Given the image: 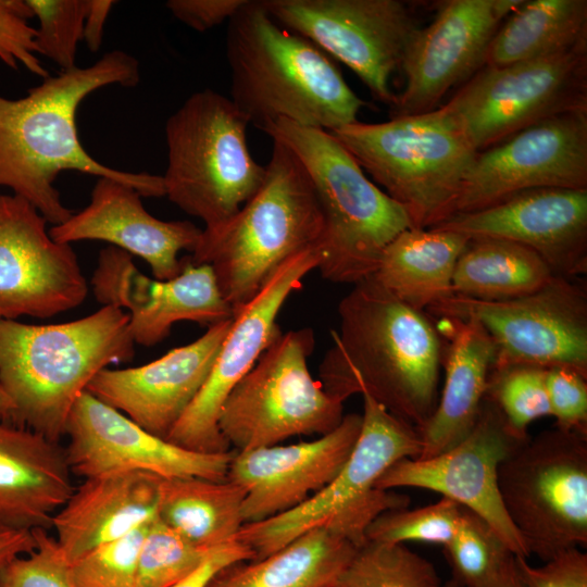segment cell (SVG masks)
Instances as JSON below:
<instances>
[{
	"instance_id": "f6af8a7d",
	"label": "cell",
	"mask_w": 587,
	"mask_h": 587,
	"mask_svg": "<svg viewBox=\"0 0 587 587\" xmlns=\"http://www.w3.org/2000/svg\"><path fill=\"white\" fill-rule=\"evenodd\" d=\"M246 0H168L165 7L182 23L207 32L229 18Z\"/></svg>"
},
{
	"instance_id": "83f0119b",
	"label": "cell",
	"mask_w": 587,
	"mask_h": 587,
	"mask_svg": "<svg viewBox=\"0 0 587 587\" xmlns=\"http://www.w3.org/2000/svg\"><path fill=\"white\" fill-rule=\"evenodd\" d=\"M436 328L448 341L445 385L432 416L419 430V459L449 450L471 432L486 395L495 355L490 337L472 319L439 317Z\"/></svg>"
},
{
	"instance_id": "816d5d0a",
	"label": "cell",
	"mask_w": 587,
	"mask_h": 587,
	"mask_svg": "<svg viewBox=\"0 0 587 587\" xmlns=\"http://www.w3.org/2000/svg\"><path fill=\"white\" fill-rule=\"evenodd\" d=\"M442 587H460L453 579L448 582L445 586Z\"/></svg>"
},
{
	"instance_id": "30bf717a",
	"label": "cell",
	"mask_w": 587,
	"mask_h": 587,
	"mask_svg": "<svg viewBox=\"0 0 587 587\" xmlns=\"http://www.w3.org/2000/svg\"><path fill=\"white\" fill-rule=\"evenodd\" d=\"M314 348L309 327L282 333L224 402L218 427L235 451L278 445L301 435H325L344 419V401L308 367Z\"/></svg>"
},
{
	"instance_id": "7a4b0ae2",
	"label": "cell",
	"mask_w": 587,
	"mask_h": 587,
	"mask_svg": "<svg viewBox=\"0 0 587 587\" xmlns=\"http://www.w3.org/2000/svg\"><path fill=\"white\" fill-rule=\"evenodd\" d=\"M339 332L320 365V382L345 401L367 394L417 432L438 401L441 341L423 311L405 304L372 276L338 305Z\"/></svg>"
},
{
	"instance_id": "d6986e66",
	"label": "cell",
	"mask_w": 587,
	"mask_h": 587,
	"mask_svg": "<svg viewBox=\"0 0 587 587\" xmlns=\"http://www.w3.org/2000/svg\"><path fill=\"white\" fill-rule=\"evenodd\" d=\"M524 0L442 1L434 20L413 36L401 63L405 83L391 117L438 108L454 86L484 65L490 41L502 22Z\"/></svg>"
},
{
	"instance_id": "ab89813d",
	"label": "cell",
	"mask_w": 587,
	"mask_h": 587,
	"mask_svg": "<svg viewBox=\"0 0 587 587\" xmlns=\"http://www.w3.org/2000/svg\"><path fill=\"white\" fill-rule=\"evenodd\" d=\"M152 520L71 562L74 586L136 587L138 555Z\"/></svg>"
},
{
	"instance_id": "c3c4849f",
	"label": "cell",
	"mask_w": 587,
	"mask_h": 587,
	"mask_svg": "<svg viewBox=\"0 0 587 587\" xmlns=\"http://www.w3.org/2000/svg\"><path fill=\"white\" fill-rule=\"evenodd\" d=\"M114 3L111 0H89L83 40L92 52L101 47L104 25Z\"/></svg>"
},
{
	"instance_id": "bcb514c9",
	"label": "cell",
	"mask_w": 587,
	"mask_h": 587,
	"mask_svg": "<svg viewBox=\"0 0 587 587\" xmlns=\"http://www.w3.org/2000/svg\"><path fill=\"white\" fill-rule=\"evenodd\" d=\"M254 558V552L249 547L235 540L216 550L198 570L171 587H207L222 569Z\"/></svg>"
},
{
	"instance_id": "8d00e7d4",
	"label": "cell",
	"mask_w": 587,
	"mask_h": 587,
	"mask_svg": "<svg viewBox=\"0 0 587 587\" xmlns=\"http://www.w3.org/2000/svg\"><path fill=\"white\" fill-rule=\"evenodd\" d=\"M546 374L547 369L534 365L492 369L489 373L486 396L521 438L529 437L527 427L534 421L550 416Z\"/></svg>"
},
{
	"instance_id": "836d02e7",
	"label": "cell",
	"mask_w": 587,
	"mask_h": 587,
	"mask_svg": "<svg viewBox=\"0 0 587 587\" xmlns=\"http://www.w3.org/2000/svg\"><path fill=\"white\" fill-rule=\"evenodd\" d=\"M335 587H442L427 559L404 544L367 540L359 547Z\"/></svg>"
},
{
	"instance_id": "e0dca14e",
	"label": "cell",
	"mask_w": 587,
	"mask_h": 587,
	"mask_svg": "<svg viewBox=\"0 0 587 587\" xmlns=\"http://www.w3.org/2000/svg\"><path fill=\"white\" fill-rule=\"evenodd\" d=\"M539 188L587 189V112L547 118L477 152L455 214Z\"/></svg>"
},
{
	"instance_id": "52a82bcc",
	"label": "cell",
	"mask_w": 587,
	"mask_h": 587,
	"mask_svg": "<svg viewBox=\"0 0 587 587\" xmlns=\"http://www.w3.org/2000/svg\"><path fill=\"white\" fill-rule=\"evenodd\" d=\"M329 133L404 209L412 228H432L455 214L477 151L442 105L383 123L357 121Z\"/></svg>"
},
{
	"instance_id": "d6a6232c",
	"label": "cell",
	"mask_w": 587,
	"mask_h": 587,
	"mask_svg": "<svg viewBox=\"0 0 587 587\" xmlns=\"http://www.w3.org/2000/svg\"><path fill=\"white\" fill-rule=\"evenodd\" d=\"M554 276L533 250L508 240L470 239L453 272L454 295L497 301L530 294Z\"/></svg>"
},
{
	"instance_id": "cb8c5ba5",
	"label": "cell",
	"mask_w": 587,
	"mask_h": 587,
	"mask_svg": "<svg viewBox=\"0 0 587 587\" xmlns=\"http://www.w3.org/2000/svg\"><path fill=\"white\" fill-rule=\"evenodd\" d=\"M232 323L212 325L197 340L147 364L104 369L86 390L165 439L202 387Z\"/></svg>"
},
{
	"instance_id": "277c9868",
	"label": "cell",
	"mask_w": 587,
	"mask_h": 587,
	"mask_svg": "<svg viewBox=\"0 0 587 587\" xmlns=\"http://www.w3.org/2000/svg\"><path fill=\"white\" fill-rule=\"evenodd\" d=\"M128 323V313L114 305L60 324L0 320V382L14 404L10 423L59 442L92 378L134 358Z\"/></svg>"
},
{
	"instance_id": "b9f144b4",
	"label": "cell",
	"mask_w": 587,
	"mask_h": 587,
	"mask_svg": "<svg viewBox=\"0 0 587 587\" xmlns=\"http://www.w3.org/2000/svg\"><path fill=\"white\" fill-rule=\"evenodd\" d=\"M30 17L34 13L26 0H0V60L13 70L22 64L45 79L50 75L38 58L36 28L29 25Z\"/></svg>"
},
{
	"instance_id": "ffe728a7",
	"label": "cell",
	"mask_w": 587,
	"mask_h": 587,
	"mask_svg": "<svg viewBox=\"0 0 587 587\" xmlns=\"http://www.w3.org/2000/svg\"><path fill=\"white\" fill-rule=\"evenodd\" d=\"M70 471L84 478L139 471L162 478L224 480L235 450L203 453L179 447L143 429L85 390L65 426Z\"/></svg>"
},
{
	"instance_id": "4dcf8cb0",
	"label": "cell",
	"mask_w": 587,
	"mask_h": 587,
	"mask_svg": "<svg viewBox=\"0 0 587 587\" xmlns=\"http://www.w3.org/2000/svg\"><path fill=\"white\" fill-rule=\"evenodd\" d=\"M245 497L227 478H161L157 516L192 544L214 550L236 540L245 524Z\"/></svg>"
},
{
	"instance_id": "681fc988",
	"label": "cell",
	"mask_w": 587,
	"mask_h": 587,
	"mask_svg": "<svg viewBox=\"0 0 587 587\" xmlns=\"http://www.w3.org/2000/svg\"><path fill=\"white\" fill-rule=\"evenodd\" d=\"M477 587H524L516 571L514 555L492 578Z\"/></svg>"
},
{
	"instance_id": "6da1fadb",
	"label": "cell",
	"mask_w": 587,
	"mask_h": 587,
	"mask_svg": "<svg viewBox=\"0 0 587 587\" xmlns=\"http://www.w3.org/2000/svg\"><path fill=\"white\" fill-rule=\"evenodd\" d=\"M139 80L137 59L115 49L92 65L45 78L23 98L0 96V186L12 189L52 225L73 214L54 187L63 171L116 179L141 197L165 196L162 176L107 166L78 138L76 112L88 95L109 85L134 87Z\"/></svg>"
},
{
	"instance_id": "44dd1931",
	"label": "cell",
	"mask_w": 587,
	"mask_h": 587,
	"mask_svg": "<svg viewBox=\"0 0 587 587\" xmlns=\"http://www.w3.org/2000/svg\"><path fill=\"white\" fill-rule=\"evenodd\" d=\"M91 287L102 305L128 310L132 337L146 347L162 341L177 322L210 327L234 316L212 268L189 257L182 259L177 276L160 280L142 274L129 253L111 246L99 253Z\"/></svg>"
},
{
	"instance_id": "5bb4252c",
	"label": "cell",
	"mask_w": 587,
	"mask_h": 587,
	"mask_svg": "<svg viewBox=\"0 0 587 587\" xmlns=\"http://www.w3.org/2000/svg\"><path fill=\"white\" fill-rule=\"evenodd\" d=\"M283 27L305 37L349 68L374 99L392 107L390 88L405 51L421 27L400 0H262Z\"/></svg>"
},
{
	"instance_id": "d4e9b609",
	"label": "cell",
	"mask_w": 587,
	"mask_h": 587,
	"mask_svg": "<svg viewBox=\"0 0 587 587\" xmlns=\"http://www.w3.org/2000/svg\"><path fill=\"white\" fill-rule=\"evenodd\" d=\"M202 229L189 221H162L150 214L141 195L116 179L99 177L90 202L65 222L52 225L53 240H101L145 260L154 278L167 280L182 271V250L193 251Z\"/></svg>"
},
{
	"instance_id": "74e56055",
	"label": "cell",
	"mask_w": 587,
	"mask_h": 587,
	"mask_svg": "<svg viewBox=\"0 0 587 587\" xmlns=\"http://www.w3.org/2000/svg\"><path fill=\"white\" fill-rule=\"evenodd\" d=\"M460 512L461 505L446 497L416 509L389 510L372 522L366 539L404 545L419 541L445 547L454 534Z\"/></svg>"
},
{
	"instance_id": "ac0fdd59",
	"label": "cell",
	"mask_w": 587,
	"mask_h": 587,
	"mask_svg": "<svg viewBox=\"0 0 587 587\" xmlns=\"http://www.w3.org/2000/svg\"><path fill=\"white\" fill-rule=\"evenodd\" d=\"M25 199L0 195V320L48 319L84 302L88 285L68 243Z\"/></svg>"
},
{
	"instance_id": "9c48e42d",
	"label": "cell",
	"mask_w": 587,
	"mask_h": 587,
	"mask_svg": "<svg viewBox=\"0 0 587 587\" xmlns=\"http://www.w3.org/2000/svg\"><path fill=\"white\" fill-rule=\"evenodd\" d=\"M249 122L230 98L212 89L193 92L167 118L165 196L213 228L258 191L265 166L251 155Z\"/></svg>"
},
{
	"instance_id": "e575fe53",
	"label": "cell",
	"mask_w": 587,
	"mask_h": 587,
	"mask_svg": "<svg viewBox=\"0 0 587 587\" xmlns=\"http://www.w3.org/2000/svg\"><path fill=\"white\" fill-rule=\"evenodd\" d=\"M444 548L460 587L483 585L514 555L484 519L463 507L454 534Z\"/></svg>"
},
{
	"instance_id": "f546056e",
	"label": "cell",
	"mask_w": 587,
	"mask_h": 587,
	"mask_svg": "<svg viewBox=\"0 0 587 587\" xmlns=\"http://www.w3.org/2000/svg\"><path fill=\"white\" fill-rule=\"evenodd\" d=\"M357 549L329 527L313 528L264 558L222 569L207 587H335Z\"/></svg>"
},
{
	"instance_id": "f907efd6",
	"label": "cell",
	"mask_w": 587,
	"mask_h": 587,
	"mask_svg": "<svg viewBox=\"0 0 587 587\" xmlns=\"http://www.w3.org/2000/svg\"><path fill=\"white\" fill-rule=\"evenodd\" d=\"M14 404L0 382V422H11Z\"/></svg>"
},
{
	"instance_id": "9a60e30c",
	"label": "cell",
	"mask_w": 587,
	"mask_h": 587,
	"mask_svg": "<svg viewBox=\"0 0 587 587\" xmlns=\"http://www.w3.org/2000/svg\"><path fill=\"white\" fill-rule=\"evenodd\" d=\"M320 247L305 249L283 263L258 294L239 308L199 392L165 438L203 453L232 450L218 427L222 407L282 330L278 313L301 280L319 267Z\"/></svg>"
},
{
	"instance_id": "60d3db41",
	"label": "cell",
	"mask_w": 587,
	"mask_h": 587,
	"mask_svg": "<svg viewBox=\"0 0 587 587\" xmlns=\"http://www.w3.org/2000/svg\"><path fill=\"white\" fill-rule=\"evenodd\" d=\"M37 546L0 569V587H75L70 563L48 529H33Z\"/></svg>"
},
{
	"instance_id": "5b68a950",
	"label": "cell",
	"mask_w": 587,
	"mask_h": 587,
	"mask_svg": "<svg viewBox=\"0 0 587 587\" xmlns=\"http://www.w3.org/2000/svg\"><path fill=\"white\" fill-rule=\"evenodd\" d=\"M258 191L226 222L202 229L189 257L209 265L235 313L295 254L320 247L324 217L314 186L300 160L273 139Z\"/></svg>"
},
{
	"instance_id": "ba28073f",
	"label": "cell",
	"mask_w": 587,
	"mask_h": 587,
	"mask_svg": "<svg viewBox=\"0 0 587 587\" xmlns=\"http://www.w3.org/2000/svg\"><path fill=\"white\" fill-rule=\"evenodd\" d=\"M361 396L360 435L339 473L298 507L240 528L236 540L254 552V560L317 527H329L359 548L367 541L366 530L377 516L409 505V497L379 489L376 483L397 461L420 457V434L367 394Z\"/></svg>"
},
{
	"instance_id": "f35d334b",
	"label": "cell",
	"mask_w": 587,
	"mask_h": 587,
	"mask_svg": "<svg viewBox=\"0 0 587 587\" xmlns=\"http://www.w3.org/2000/svg\"><path fill=\"white\" fill-rule=\"evenodd\" d=\"M26 1L39 21L35 39L38 54L50 59L61 71L74 68L89 0Z\"/></svg>"
},
{
	"instance_id": "f1b7e54d",
	"label": "cell",
	"mask_w": 587,
	"mask_h": 587,
	"mask_svg": "<svg viewBox=\"0 0 587 587\" xmlns=\"http://www.w3.org/2000/svg\"><path fill=\"white\" fill-rule=\"evenodd\" d=\"M469 241L452 230L408 228L384 249L372 277L405 304L425 312L454 295V267Z\"/></svg>"
},
{
	"instance_id": "2e32d148",
	"label": "cell",
	"mask_w": 587,
	"mask_h": 587,
	"mask_svg": "<svg viewBox=\"0 0 587 587\" xmlns=\"http://www.w3.org/2000/svg\"><path fill=\"white\" fill-rule=\"evenodd\" d=\"M528 438L515 435L496 403L485 395L473 428L460 442L427 459L397 461L378 478L376 487L438 492L479 515L514 555L527 559V549L500 498L498 469Z\"/></svg>"
},
{
	"instance_id": "603a6c76",
	"label": "cell",
	"mask_w": 587,
	"mask_h": 587,
	"mask_svg": "<svg viewBox=\"0 0 587 587\" xmlns=\"http://www.w3.org/2000/svg\"><path fill=\"white\" fill-rule=\"evenodd\" d=\"M361 426L362 415L350 413L314 440L235 451L226 478L246 491L245 524L289 511L323 489L347 462Z\"/></svg>"
},
{
	"instance_id": "7bdbcfd3",
	"label": "cell",
	"mask_w": 587,
	"mask_h": 587,
	"mask_svg": "<svg viewBox=\"0 0 587 587\" xmlns=\"http://www.w3.org/2000/svg\"><path fill=\"white\" fill-rule=\"evenodd\" d=\"M546 388L555 427L587 434V377L570 367H550Z\"/></svg>"
},
{
	"instance_id": "7c38bea8",
	"label": "cell",
	"mask_w": 587,
	"mask_h": 587,
	"mask_svg": "<svg viewBox=\"0 0 587 587\" xmlns=\"http://www.w3.org/2000/svg\"><path fill=\"white\" fill-rule=\"evenodd\" d=\"M442 107L483 151L541 121L587 112V45L503 66H483Z\"/></svg>"
},
{
	"instance_id": "4fadbf2b",
	"label": "cell",
	"mask_w": 587,
	"mask_h": 587,
	"mask_svg": "<svg viewBox=\"0 0 587 587\" xmlns=\"http://www.w3.org/2000/svg\"><path fill=\"white\" fill-rule=\"evenodd\" d=\"M427 312L479 323L494 344L491 370L564 366L587 377V290L576 278L554 275L541 288L505 300L453 295Z\"/></svg>"
},
{
	"instance_id": "d590c367",
	"label": "cell",
	"mask_w": 587,
	"mask_h": 587,
	"mask_svg": "<svg viewBox=\"0 0 587 587\" xmlns=\"http://www.w3.org/2000/svg\"><path fill=\"white\" fill-rule=\"evenodd\" d=\"M218 549L192 544L155 516L140 547L136 587H171L192 574Z\"/></svg>"
},
{
	"instance_id": "7402d4cb",
	"label": "cell",
	"mask_w": 587,
	"mask_h": 587,
	"mask_svg": "<svg viewBox=\"0 0 587 587\" xmlns=\"http://www.w3.org/2000/svg\"><path fill=\"white\" fill-rule=\"evenodd\" d=\"M432 228L522 245L558 276L576 278L587 272V189L523 191L484 209L457 213Z\"/></svg>"
},
{
	"instance_id": "4316f807",
	"label": "cell",
	"mask_w": 587,
	"mask_h": 587,
	"mask_svg": "<svg viewBox=\"0 0 587 587\" xmlns=\"http://www.w3.org/2000/svg\"><path fill=\"white\" fill-rule=\"evenodd\" d=\"M65 450L22 426L0 422V523L21 529L51 527L74 491Z\"/></svg>"
},
{
	"instance_id": "8fae6325",
	"label": "cell",
	"mask_w": 587,
	"mask_h": 587,
	"mask_svg": "<svg viewBox=\"0 0 587 587\" xmlns=\"http://www.w3.org/2000/svg\"><path fill=\"white\" fill-rule=\"evenodd\" d=\"M498 488L529 557L587 546V434L554 427L529 437L500 464Z\"/></svg>"
},
{
	"instance_id": "8992f818",
	"label": "cell",
	"mask_w": 587,
	"mask_h": 587,
	"mask_svg": "<svg viewBox=\"0 0 587 587\" xmlns=\"http://www.w3.org/2000/svg\"><path fill=\"white\" fill-rule=\"evenodd\" d=\"M262 130L297 155L314 186L324 217L322 277L354 285L373 276L387 245L412 228L404 209L365 176L332 133L284 118Z\"/></svg>"
},
{
	"instance_id": "1f68e13d",
	"label": "cell",
	"mask_w": 587,
	"mask_h": 587,
	"mask_svg": "<svg viewBox=\"0 0 587 587\" xmlns=\"http://www.w3.org/2000/svg\"><path fill=\"white\" fill-rule=\"evenodd\" d=\"M587 45L586 0L524 1L500 25L484 66L542 59Z\"/></svg>"
},
{
	"instance_id": "7dc6e473",
	"label": "cell",
	"mask_w": 587,
	"mask_h": 587,
	"mask_svg": "<svg viewBox=\"0 0 587 587\" xmlns=\"http://www.w3.org/2000/svg\"><path fill=\"white\" fill-rule=\"evenodd\" d=\"M36 546L33 530L0 523V569L14 558L32 552Z\"/></svg>"
},
{
	"instance_id": "484cf974",
	"label": "cell",
	"mask_w": 587,
	"mask_h": 587,
	"mask_svg": "<svg viewBox=\"0 0 587 587\" xmlns=\"http://www.w3.org/2000/svg\"><path fill=\"white\" fill-rule=\"evenodd\" d=\"M161 478L139 471L84 478L51 524L68 563L154 519Z\"/></svg>"
},
{
	"instance_id": "ee69618b",
	"label": "cell",
	"mask_w": 587,
	"mask_h": 587,
	"mask_svg": "<svg viewBox=\"0 0 587 587\" xmlns=\"http://www.w3.org/2000/svg\"><path fill=\"white\" fill-rule=\"evenodd\" d=\"M519 577L524 587H587V554L579 548L564 550L540 566L514 555Z\"/></svg>"
},
{
	"instance_id": "3957f363",
	"label": "cell",
	"mask_w": 587,
	"mask_h": 587,
	"mask_svg": "<svg viewBox=\"0 0 587 587\" xmlns=\"http://www.w3.org/2000/svg\"><path fill=\"white\" fill-rule=\"evenodd\" d=\"M226 58L230 100L260 129L284 118L332 132L357 122L366 105L334 60L279 25L262 0H246L229 18Z\"/></svg>"
}]
</instances>
